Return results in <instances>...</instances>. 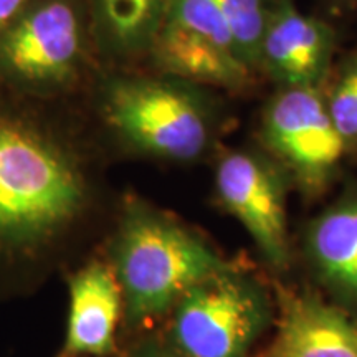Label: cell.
Instances as JSON below:
<instances>
[{
	"label": "cell",
	"instance_id": "cell-17",
	"mask_svg": "<svg viewBox=\"0 0 357 357\" xmlns=\"http://www.w3.org/2000/svg\"><path fill=\"white\" fill-rule=\"evenodd\" d=\"M32 0H0V38L13 25Z\"/></svg>",
	"mask_w": 357,
	"mask_h": 357
},
{
	"label": "cell",
	"instance_id": "cell-13",
	"mask_svg": "<svg viewBox=\"0 0 357 357\" xmlns=\"http://www.w3.org/2000/svg\"><path fill=\"white\" fill-rule=\"evenodd\" d=\"M306 250L321 280L357 306V185L310 222Z\"/></svg>",
	"mask_w": 357,
	"mask_h": 357
},
{
	"label": "cell",
	"instance_id": "cell-4",
	"mask_svg": "<svg viewBox=\"0 0 357 357\" xmlns=\"http://www.w3.org/2000/svg\"><path fill=\"white\" fill-rule=\"evenodd\" d=\"M102 70L86 0H32L0 38V89L83 101Z\"/></svg>",
	"mask_w": 357,
	"mask_h": 357
},
{
	"label": "cell",
	"instance_id": "cell-7",
	"mask_svg": "<svg viewBox=\"0 0 357 357\" xmlns=\"http://www.w3.org/2000/svg\"><path fill=\"white\" fill-rule=\"evenodd\" d=\"M289 185L287 171L263 147H220L215 154V200L242 223L263 257L278 268L288 261Z\"/></svg>",
	"mask_w": 357,
	"mask_h": 357
},
{
	"label": "cell",
	"instance_id": "cell-3",
	"mask_svg": "<svg viewBox=\"0 0 357 357\" xmlns=\"http://www.w3.org/2000/svg\"><path fill=\"white\" fill-rule=\"evenodd\" d=\"M108 250L134 328L167 314L194 284L230 266L192 227L132 192L116 202Z\"/></svg>",
	"mask_w": 357,
	"mask_h": 357
},
{
	"label": "cell",
	"instance_id": "cell-18",
	"mask_svg": "<svg viewBox=\"0 0 357 357\" xmlns=\"http://www.w3.org/2000/svg\"><path fill=\"white\" fill-rule=\"evenodd\" d=\"M329 6L333 7L334 12L346 15L357 10V0H329Z\"/></svg>",
	"mask_w": 357,
	"mask_h": 357
},
{
	"label": "cell",
	"instance_id": "cell-6",
	"mask_svg": "<svg viewBox=\"0 0 357 357\" xmlns=\"http://www.w3.org/2000/svg\"><path fill=\"white\" fill-rule=\"evenodd\" d=\"M268 318L265 293L229 266L172 307L171 346L182 357H247Z\"/></svg>",
	"mask_w": 357,
	"mask_h": 357
},
{
	"label": "cell",
	"instance_id": "cell-12",
	"mask_svg": "<svg viewBox=\"0 0 357 357\" xmlns=\"http://www.w3.org/2000/svg\"><path fill=\"white\" fill-rule=\"evenodd\" d=\"M102 68H144L171 0H86Z\"/></svg>",
	"mask_w": 357,
	"mask_h": 357
},
{
	"label": "cell",
	"instance_id": "cell-2",
	"mask_svg": "<svg viewBox=\"0 0 357 357\" xmlns=\"http://www.w3.org/2000/svg\"><path fill=\"white\" fill-rule=\"evenodd\" d=\"M82 102L109 158L177 166L215 158L235 121L230 96L147 68H102Z\"/></svg>",
	"mask_w": 357,
	"mask_h": 357
},
{
	"label": "cell",
	"instance_id": "cell-16",
	"mask_svg": "<svg viewBox=\"0 0 357 357\" xmlns=\"http://www.w3.org/2000/svg\"><path fill=\"white\" fill-rule=\"evenodd\" d=\"M121 357H182L171 344H162L159 341H144L134 346L131 351Z\"/></svg>",
	"mask_w": 357,
	"mask_h": 357
},
{
	"label": "cell",
	"instance_id": "cell-14",
	"mask_svg": "<svg viewBox=\"0 0 357 357\" xmlns=\"http://www.w3.org/2000/svg\"><path fill=\"white\" fill-rule=\"evenodd\" d=\"M323 91L347 155H357V43L337 58Z\"/></svg>",
	"mask_w": 357,
	"mask_h": 357
},
{
	"label": "cell",
	"instance_id": "cell-10",
	"mask_svg": "<svg viewBox=\"0 0 357 357\" xmlns=\"http://www.w3.org/2000/svg\"><path fill=\"white\" fill-rule=\"evenodd\" d=\"M70 310L61 357H106L124 316L123 291L109 261L91 260L70 276Z\"/></svg>",
	"mask_w": 357,
	"mask_h": 357
},
{
	"label": "cell",
	"instance_id": "cell-11",
	"mask_svg": "<svg viewBox=\"0 0 357 357\" xmlns=\"http://www.w3.org/2000/svg\"><path fill=\"white\" fill-rule=\"evenodd\" d=\"M278 329L266 357H357V323L318 298L280 291Z\"/></svg>",
	"mask_w": 357,
	"mask_h": 357
},
{
	"label": "cell",
	"instance_id": "cell-1",
	"mask_svg": "<svg viewBox=\"0 0 357 357\" xmlns=\"http://www.w3.org/2000/svg\"><path fill=\"white\" fill-rule=\"evenodd\" d=\"M109 159L82 101L0 89V271L47 265L106 217Z\"/></svg>",
	"mask_w": 357,
	"mask_h": 357
},
{
	"label": "cell",
	"instance_id": "cell-8",
	"mask_svg": "<svg viewBox=\"0 0 357 357\" xmlns=\"http://www.w3.org/2000/svg\"><path fill=\"white\" fill-rule=\"evenodd\" d=\"M336 26L278 0L263 33L258 70L275 88H324L337 60Z\"/></svg>",
	"mask_w": 357,
	"mask_h": 357
},
{
	"label": "cell",
	"instance_id": "cell-5",
	"mask_svg": "<svg viewBox=\"0 0 357 357\" xmlns=\"http://www.w3.org/2000/svg\"><path fill=\"white\" fill-rule=\"evenodd\" d=\"M260 144L303 195H323L347 151L329 114L323 88H275L260 113Z\"/></svg>",
	"mask_w": 357,
	"mask_h": 357
},
{
	"label": "cell",
	"instance_id": "cell-9",
	"mask_svg": "<svg viewBox=\"0 0 357 357\" xmlns=\"http://www.w3.org/2000/svg\"><path fill=\"white\" fill-rule=\"evenodd\" d=\"M144 68L215 89L230 98L252 95L263 82L234 53L171 19L160 29Z\"/></svg>",
	"mask_w": 357,
	"mask_h": 357
},
{
	"label": "cell",
	"instance_id": "cell-15",
	"mask_svg": "<svg viewBox=\"0 0 357 357\" xmlns=\"http://www.w3.org/2000/svg\"><path fill=\"white\" fill-rule=\"evenodd\" d=\"M215 2L229 24L238 55L250 68L260 75L258 56H260L261 38L278 0H215Z\"/></svg>",
	"mask_w": 357,
	"mask_h": 357
}]
</instances>
